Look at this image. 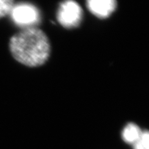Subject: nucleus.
<instances>
[{
  "label": "nucleus",
  "mask_w": 149,
  "mask_h": 149,
  "mask_svg": "<svg viewBox=\"0 0 149 149\" xmlns=\"http://www.w3.org/2000/svg\"><path fill=\"white\" fill-rule=\"evenodd\" d=\"M10 49L14 58L28 66H38L47 60L50 44L45 33L37 28L23 29L10 39Z\"/></svg>",
  "instance_id": "nucleus-1"
},
{
  "label": "nucleus",
  "mask_w": 149,
  "mask_h": 149,
  "mask_svg": "<svg viewBox=\"0 0 149 149\" xmlns=\"http://www.w3.org/2000/svg\"><path fill=\"white\" fill-rule=\"evenodd\" d=\"M9 14L12 21L23 29L34 28L41 18L40 10L37 7L26 2L14 4Z\"/></svg>",
  "instance_id": "nucleus-2"
},
{
  "label": "nucleus",
  "mask_w": 149,
  "mask_h": 149,
  "mask_svg": "<svg viewBox=\"0 0 149 149\" xmlns=\"http://www.w3.org/2000/svg\"><path fill=\"white\" fill-rule=\"evenodd\" d=\"M82 9L74 0H64L59 5L57 19L62 26L72 29L79 26L82 19Z\"/></svg>",
  "instance_id": "nucleus-3"
},
{
  "label": "nucleus",
  "mask_w": 149,
  "mask_h": 149,
  "mask_svg": "<svg viewBox=\"0 0 149 149\" xmlns=\"http://www.w3.org/2000/svg\"><path fill=\"white\" fill-rule=\"evenodd\" d=\"M90 12L99 18H107L116 8V0H86Z\"/></svg>",
  "instance_id": "nucleus-4"
},
{
  "label": "nucleus",
  "mask_w": 149,
  "mask_h": 149,
  "mask_svg": "<svg viewBox=\"0 0 149 149\" xmlns=\"http://www.w3.org/2000/svg\"><path fill=\"white\" fill-rule=\"evenodd\" d=\"M141 133L142 131L138 126L133 123H129L123 130L122 133V139L128 144H133L139 139Z\"/></svg>",
  "instance_id": "nucleus-5"
},
{
  "label": "nucleus",
  "mask_w": 149,
  "mask_h": 149,
  "mask_svg": "<svg viewBox=\"0 0 149 149\" xmlns=\"http://www.w3.org/2000/svg\"><path fill=\"white\" fill-rule=\"evenodd\" d=\"M133 145V149H149V134L147 130L142 131L139 139Z\"/></svg>",
  "instance_id": "nucleus-6"
},
{
  "label": "nucleus",
  "mask_w": 149,
  "mask_h": 149,
  "mask_svg": "<svg viewBox=\"0 0 149 149\" xmlns=\"http://www.w3.org/2000/svg\"><path fill=\"white\" fill-rule=\"evenodd\" d=\"M14 0H0V18L10 13Z\"/></svg>",
  "instance_id": "nucleus-7"
}]
</instances>
